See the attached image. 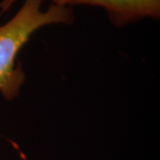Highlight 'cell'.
Wrapping results in <instances>:
<instances>
[{
    "label": "cell",
    "mask_w": 160,
    "mask_h": 160,
    "mask_svg": "<svg viewBox=\"0 0 160 160\" xmlns=\"http://www.w3.org/2000/svg\"><path fill=\"white\" fill-rule=\"evenodd\" d=\"M46 0H24L17 13L0 25V92L7 101L14 100L25 82V73L15 60L19 51L38 29L51 24H70L74 20L69 6L51 4L43 11Z\"/></svg>",
    "instance_id": "1"
},
{
    "label": "cell",
    "mask_w": 160,
    "mask_h": 160,
    "mask_svg": "<svg viewBox=\"0 0 160 160\" xmlns=\"http://www.w3.org/2000/svg\"><path fill=\"white\" fill-rule=\"evenodd\" d=\"M63 6H92L105 9L112 23L123 27L145 18L159 19L160 0H46Z\"/></svg>",
    "instance_id": "2"
},
{
    "label": "cell",
    "mask_w": 160,
    "mask_h": 160,
    "mask_svg": "<svg viewBox=\"0 0 160 160\" xmlns=\"http://www.w3.org/2000/svg\"><path fill=\"white\" fill-rule=\"evenodd\" d=\"M15 1L16 0H3L0 3V9H1V12H4L6 10H8Z\"/></svg>",
    "instance_id": "3"
}]
</instances>
